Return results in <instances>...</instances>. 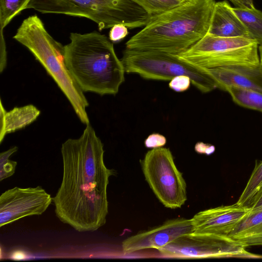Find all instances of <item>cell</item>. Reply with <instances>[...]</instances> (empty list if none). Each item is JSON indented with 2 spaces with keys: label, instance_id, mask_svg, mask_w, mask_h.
Instances as JSON below:
<instances>
[{
  "label": "cell",
  "instance_id": "8fae6325",
  "mask_svg": "<svg viewBox=\"0 0 262 262\" xmlns=\"http://www.w3.org/2000/svg\"><path fill=\"white\" fill-rule=\"evenodd\" d=\"M193 232L191 219L170 220L159 226L126 238L122 243V252L124 254H130L145 249H157L181 235Z\"/></svg>",
  "mask_w": 262,
  "mask_h": 262
},
{
  "label": "cell",
  "instance_id": "4fadbf2b",
  "mask_svg": "<svg viewBox=\"0 0 262 262\" xmlns=\"http://www.w3.org/2000/svg\"><path fill=\"white\" fill-rule=\"evenodd\" d=\"M199 67L214 80L217 88L222 90L234 86L262 93V67L260 64L256 67Z\"/></svg>",
  "mask_w": 262,
  "mask_h": 262
},
{
  "label": "cell",
  "instance_id": "7402d4cb",
  "mask_svg": "<svg viewBox=\"0 0 262 262\" xmlns=\"http://www.w3.org/2000/svg\"><path fill=\"white\" fill-rule=\"evenodd\" d=\"M18 147L13 146L0 154V181L12 176L15 172L17 162L9 159V157L17 151Z\"/></svg>",
  "mask_w": 262,
  "mask_h": 262
},
{
  "label": "cell",
  "instance_id": "7a4b0ae2",
  "mask_svg": "<svg viewBox=\"0 0 262 262\" xmlns=\"http://www.w3.org/2000/svg\"><path fill=\"white\" fill-rule=\"evenodd\" d=\"M215 0H187L180 6L150 17L147 24L125 43V48L182 53L208 32Z\"/></svg>",
  "mask_w": 262,
  "mask_h": 262
},
{
  "label": "cell",
  "instance_id": "8992f818",
  "mask_svg": "<svg viewBox=\"0 0 262 262\" xmlns=\"http://www.w3.org/2000/svg\"><path fill=\"white\" fill-rule=\"evenodd\" d=\"M121 60L125 73L138 74L145 79L168 81L175 76L185 75L190 77L191 84L202 93H209L217 88L214 80L199 67L176 55L125 48Z\"/></svg>",
  "mask_w": 262,
  "mask_h": 262
},
{
  "label": "cell",
  "instance_id": "ac0fdd59",
  "mask_svg": "<svg viewBox=\"0 0 262 262\" xmlns=\"http://www.w3.org/2000/svg\"><path fill=\"white\" fill-rule=\"evenodd\" d=\"M225 91L238 105L262 112V93L234 86L226 88Z\"/></svg>",
  "mask_w": 262,
  "mask_h": 262
},
{
  "label": "cell",
  "instance_id": "d4e9b609",
  "mask_svg": "<svg viewBox=\"0 0 262 262\" xmlns=\"http://www.w3.org/2000/svg\"><path fill=\"white\" fill-rule=\"evenodd\" d=\"M128 34V28L123 25L118 24L113 26L109 33V39L113 42H118Z\"/></svg>",
  "mask_w": 262,
  "mask_h": 262
},
{
  "label": "cell",
  "instance_id": "9a60e30c",
  "mask_svg": "<svg viewBox=\"0 0 262 262\" xmlns=\"http://www.w3.org/2000/svg\"><path fill=\"white\" fill-rule=\"evenodd\" d=\"M0 106L1 143L7 134L26 127L33 122L40 114V111L32 104L15 107L6 112L1 100Z\"/></svg>",
  "mask_w": 262,
  "mask_h": 262
},
{
  "label": "cell",
  "instance_id": "5bb4252c",
  "mask_svg": "<svg viewBox=\"0 0 262 262\" xmlns=\"http://www.w3.org/2000/svg\"><path fill=\"white\" fill-rule=\"evenodd\" d=\"M207 34L221 37L252 39L248 29L226 1L216 2Z\"/></svg>",
  "mask_w": 262,
  "mask_h": 262
},
{
  "label": "cell",
  "instance_id": "6da1fadb",
  "mask_svg": "<svg viewBox=\"0 0 262 262\" xmlns=\"http://www.w3.org/2000/svg\"><path fill=\"white\" fill-rule=\"evenodd\" d=\"M62 177L53 202L57 218L78 232L105 225L108 212L107 188L115 171L104 161L103 144L90 124L77 139L61 145Z\"/></svg>",
  "mask_w": 262,
  "mask_h": 262
},
{
  "label": "cell",
  "instance_id": "f1b7e54d",
  "mask_svg": "<svg viewBox=\"0 0 262 262\" xmlns=\"http://www.w3.org/2000/svg\"><path fill=\"white\" fill-rule=\"evenodd\" d=\"M233 4L235 7L239 8L254 7L253 0H228Z\"/></svg>",
  "mask_w": 262,
  "mask_h": 262
},
{
  "label": "cell",
  "instance_id": "603a6c76",
  "mask_svg": "<svg viewBox=\"0 0 262 262\" xmlns=\"http://www.w3.org/2000/svg\"><path fill=\"white\" fill-rule=\"evenodd\" d=\"M191 84L190 77L185 75L175 76L170 80L168 86L176 92H183L187 91Z\"/></svg>",
  "mask_w": 262,
  "mask_h": 262
},
{
  "label": "cell",
  "instance_id": "ba28073f",
  "mask_svg": "<svg viewBox=\"0 0 262 262\" xmlns=\"http://www.w3.org/2000/svg\"><path fill=\"white\" fill-rule=\"evenodd\" d=\"M140 163L145 180L159 201L168 208H181L187 200L186 183L170 149L152 148Z\"/></svg>",
  "mask_w": 262,
  "mask_h": 262
},
{
  "label": "cell",
  "instance_id": "4316f807",
  "mask_svg": "<svg viewBox=\"0 0 262 262\" xmlns=\"http://www.w3.org/2000/svg\"><path fill=\"white\" fill-rule=\"evenodd\" d=\"M3 31L1 30V52H0V72L2 73L5 69L7 64V53Z\"/></svg>",
  "mask_w": 262,
  "mask_h": 262
},
{
  "label": "cell",
  "instance_id": "30bf717a",
  "mask_svg": "<svg viewBox=\"0 0 262 262\" xmlns=\"http://www.w3.org/2000/svg\"><path fill=\"white\" fill-rule=\"evenodd\" d=\"M52 201L51 195L40 186L9 189L0 196V227L26 216L40 215Z\"/></svg>",
  "mask_w": 262,
  "mask_h": 262
},
{
  "label": "cell",
  "instance_id": "9c48e42d",
  "mask_svg": "<svg viewBox=\"0 0 262 262\" xmlns=\"http://www.w3.org/2000/svg\"><path fill=\"white\" fill-rule=\"evenodd\" d=\"M246 248L227 235L193 232L181 235L157 250L164 257L174 258L262 257L248 252Z\"/></svg>",
  "mask_w": 262,
  "mask_h": 262
},
{
  "label": "cell",
  "instance_id": "277c9868",
  "mask_svg": "<svg viewBox=\"0 0 262 262\" xmlns=\"http://www.w3.org/2000/svg\"><path fill=\"white\" fill-rule=\"evenodd\" d=\"M13 38L26 47L67 97L80 121L87 125L89 102L64 62V47L48 32L41 20L31 15L23 20Z\"/></svg>",
  "mask_w": 262,
  "mask_h": 262
},
{
  "label": "cell",
  "instance_id": "cb8c5ba5",
  "mask_svg": "<svg viewBox=\"0 0 262 262\" xmlns=\"http://www.w3.org/2000/svg\"><path fill=\"white\" fill-rule=\"evenodd\" d=\"M166 142L164 136L159 133H152L145 140L144 145L146 147L152 149L163 147Z\"/></svg>",
  "mask_w": 262,
  "mask_h": 262
},
{
  "label": "cell",
  "instance_id": "f546056e",
  "mask_svg": "<svg viewBox=\"0 0 262 262\" xmlns=\"http://www.w3.org/2000/svg\"><path fill=\"white\" fill-rule=\"evenodd\" d=\"M10 258L14 260L24 259L26 258V254L22 251L16 250L11 254Z\"/></svg>",
  "mask_w": 262,
  "mask_h": 262
},
{
  "label": "cell",
  "instance_id": "ffe728a7",
  "mask_svg": "<svg viewBox=\"0 0 262 262\" xmlns=\"http://www.w3.org/2000/svg\"><path fill=\"white\" fill-rule=\"evenodd\" d=\"M30 0H0V27L1 30L12 19L26 9Z\"/></svg>",
  "mask_w": 262,
  "mask_h": 262
},
{
  "label": "cell",
  "instance_id": "4dcf8cb0",
  "mask_svg": "<svg viewBox=\"0 0 262 262\" xmlns=\"http://www.w3.org/2000/svg\"><path fill=\"white\" fill-rule=\"evenodd\" d=\"M258 53L259 58V64L262 67V43L258 45Z\"/></svg>",
  "mask_w": 262,
  "mask_h": 262
},
{
  "label": "cell",
  "instance_id": "52a82bcc",
  "mask_svg": "<svg viewBox=\"0 0 262 262\" xmlns=\"http://www.w3.org/2000/svg\"><path fill=\"white\" fill-rule=\"evenodd\" d=\"M258 45L252 39L206 34L187 51L176 55L193 65L206 68L259 65Z\"/></svg>",
  "mask_w": 262,
  "mask_h": 262
},
{
  "label": "cell",
  "instance_id": "83f0119b",
  "mask_svg": "<svg viewBox=\"0 0 262 262\" xmlns=\"http://www.w3.org/2000/svg\"><path fill=\"white\" fill-rule=\"evenodd\" d=\"M194 149L195 151L198 153L209 155L213 152L214 147L211 145L205 144L202 142H199L195 145Z\"/></svg>",
  "mask_w": 262,
  "mask_h": 262
},
{
  "label": "cell",
  "instance_id": "44dd1931",
  "mask_svg": "<svg viewBox=\"0 0 262 262\" xmlns=\"http://www.w3.org/2000/svg\"><path fill=\"white\" fill-rule=\"evenodd\" d=\"M150 16H154L174 8L187 0H134Z\"/></svg>",
  "mask_w": 262,
  "mask_h": 262
},
{
  "label": "cell",
  "instance_id": "484cf974",
  "mask_svg": "<svg viewBox=\"0 0 262 262\" xmlns=\"http://www.w3.org/2000/svg\"><path fill=\"white\" fill-rule=\"evenodd\" d=\"M247 208L250 211L262 209V186L252 196Z\"/></svg>",
  "mask_w": 262,
  "mask_h": 262
},
{
  "label": "cell",
  "instance_id": "e0dca14e",
  "mask_svg": "<svg viewBox=\"0 0 262 262\" xmlns=\"http://www.w3.org/2000/svg\"><path fill=\"white\" fill-rule=\"evenodd\" d=\"M233 10L258 45L262 43V11L254 7H233Z\"/></svg>",
  "mask_w": 262,
  "mask_h": 262
},
{
  "label": "cell",
  "instance_id": "2e32d148",
  "mask_svg": "<svg viewBox=\"0 0 262 262\" xmlns=\"http://www.w3.org/2000/svg\"><path fill=\"white\" fill-rule=\"evenodd\" d=\"M228 236L246 248L262 246V209L250 210Z\"/></svg>",
  "mask_w": 262,
  "mask_h": 262
},
{
  "label": "cell",
  "instance_id": "d6986e66",
  "mask_svg": "<svg viewBox=\"0 0 262 262\" xmlns=\"http://www.w3.org/2000/svg\"><path fill=\"white\" fill-rule=\"evenodd\" d=\"M262 186V161L257 162L250 178L236 203L247 207L254 194Z\"/></svg>",
  "mask_w": 262,
  "mask_h": 262
},
{
  "label": "cell",
  "instance_id": "3957f363",
  "mask_svg": "<svg viewBox=\"0 0 262 262\" xmlns=\"http://www.w3.org/2000/svg\"><path fill=\"white\" fill-rule=\"evenodd\" d=\"M64 46L66 66L83 92L116 95L125 71L112 41L97 31L71 33Z\"/></svg>",
  "mask_w": 262,
  "mask_h": 262
},
{
  "label": "cell",
  "instance_id": "7c38bea8",
  "mask_svg": "<svg viewBox=\"0 0 262 262\" xmlns=\"http://www.w3.org/2000/svg\"><path fill=\"white\" fill-rule=\"evenodd\" d=\"M249 211L235 203L200 211L191 219L194 232L228 236Z\"/></svg>",
  "mask_w": 262,
  "mask_h": 262
},
{
  "label": "cell",
  "instance_id": "5b68a950",
  "mask_svg": "<svg viewBox=\"0 0 262 262\" xmlns=\"http://www.w3.org/2000/svg\"><path fill=\"white\" fill-rule=\"evenodd\" d=\"M27 9L87 18L100 31L118 24L130 29L144 27L150 18L134 0H30Z\"/></svg>",
  "mask_w": 262,
  "mask_h": 262
}]
</instances>
